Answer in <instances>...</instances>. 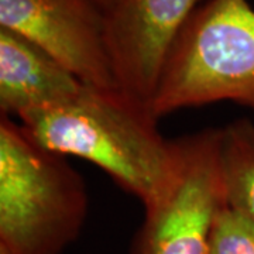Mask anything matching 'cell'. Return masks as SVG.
I'll use <instances>...</instances> for the list:
<instances>
[{
	"label": "cell",
	"mask_w": 254,
	"mask_h": 254,
	"mask_svg": "<svg viewBox=\"0 0 254 254\" xmlns=\"http://www.w3.org/2000/svg\"><path fill=\"white\" fill-rule=\"evenodd\" d=\"M148 102L118 89L83 85L72 98L17 122L36 143L96 165L148 208L171 181L177 140L158 128Z\"/></svg>",
	"instance_id": "obj_1"
},
{
	"label": "cell",
	"mask_w": 254,
	"mask_h": 254,
	"mask_svg": "<svg viewBox=\"0 0 254 254\" xmlns=\"http://www.w3.org/2000/svg\"><path fill=\"white\" fill-rule=\"evenodd\" d=\"M86 184L66 157L0 116V247L10 254H63L88 218Z\"/></svg>",
	"instance_id": "obj_2"
},
{
	"label": "cell",
	"mask_w": 254,
	"mask_h": 254,
	"mask_svg": "<svg viewBox=\"0 0 254 254\" xmlns=\"http://www.w3.org/2000/svg\"><path fill=\"white\" fill-rule=\"evenodd\" d=\"M232 102L254 112V9L249 0H206L164 64L150 106L174 112Z\"/></svg>",
	"instance_id": "obj_3"
},
{
	"label": "cell",
	"mask_w": 254,
	"mask_h": 254,
	"mask_svg": "<svg viewBox=\"0 0 254 254\" xmlns=\"http://www.w3.org/2000/svg\"><path fill=\"white\" fill-rule=\"evenodd\" d=\"M171 181L153 205L131 254H209L213 226L226 205L220 168V127L178 137Z\"/></svg>",
	"instance_id": "obj_4"
},
{
	"label": "cell",
	"mask_w": 254,
	"mask_h": 254,
	"mask_svg": "<svg viewBox=\"0 0 254 254\" xmlns=\"http://www.w3.org/2000/svg\"><path fill=\"white\" fill-rule=\"evenodd\" d=\"M0 28L46 51L82 83L119 88L106 13L92 0H0Z\"/></svg>",
	"instance_id": "obj_5"
},
{
	"label": "cell",
	"mask_w": 254,
	"mask_h": 254,
	"mask_svg": "<svg viewBox=\"0 0 254 254\" xmlns=\"http://www.w3.org/2000/svg\"><path fill=\"white\" fill-rule=\"evenodd\" d=\"M205 1L120 0L106 14L110 57L122 91L150 103L174 41Z\"/></svg>",
	"instance_id": "obj_6"
},
{
	"label": "cell",
	"mask_w": 254,
	"mask_h": 254,
	"mask_svg": "<svg viewBox=\"0 0 254 254\" xmlns=\"http://www.w3.org/2000/svg\"><path fill=\"white\" fill-rule=\"evenodd\" d=\"M71 71L23 37L0 28V113L18 120L83 88Z\"/></svg>",
	"instance_id": "obj_7"
},
{
	"label": "cell",
	"mask_w": 254,
	"mask_h": 254,
	"mask_svg": "<svg viewBox=\"0 0 254 254\" xmlns=\"http://www.w3.org/2000/svg\"><path fill=\"white\" fill-rule=\"evenodd\" d=\"M220 168L226 205L254 226V123L250 119L220 127Z\"/></svg>",
	"instance_id": "obj_8"
},
{
	"label": "cell",
	"mask_w": 254,
	"mask_h": 254,
	"mask_svg": "<svg viewBox=\"0 0 254 254\" xmlns=\"http://www.w3.org/2000/svg\"><path fill=\"white\" fill-rule=\"evenodd\" d=\"M209 254H254V226L225 205L213 226Z\"/></svg>",
	"instance_id": "obj_9"
},
{
	"label": "cell",
	"mask_w": 254,
	"mask_h": 254,
	"mask_svg": "<svg viewBox=\"0 0 254 254\" xmlns=\"http://www.w3.org/2000/svg\"><path fill=\"white\" fill-rule=\"evenodd\" d=\"M92 1H93L98 7H100V9L103 10L106 14H109L110 11L118 6L120 0H92Z\"/></svg>",
	"instance_id": "obj_10"
},
{
	"label": "cell",
	"mask_w": 254,
	"mask_h": 254,
	"mask_svg": "<svg viewBox=\"0 0 254 254\" xmlns=\"http://www.w3.org/2000/svg\"><path fill=\"white\" fill-rule=\"evenodd\" d=\"M0 254H10L6 249H3V247H0Z\"/></svg>",
	"instance_id": "obj_11"
}]
</instances>
